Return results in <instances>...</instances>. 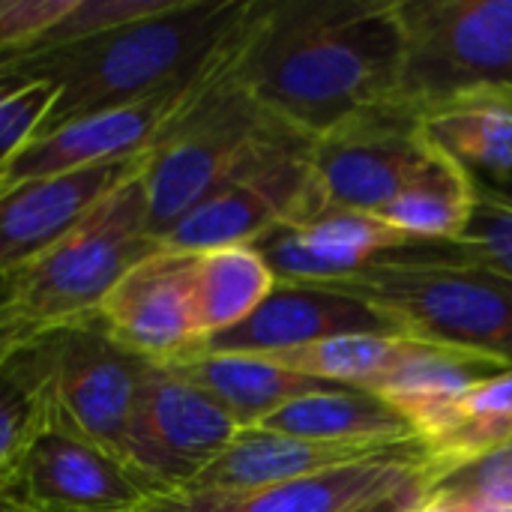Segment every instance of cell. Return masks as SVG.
Wrapping results in <instances>:
<instances>
[{
	"instance_id": "cell-1",
	"label": "cell",
	"mask_w": 512,
	"mask_h": 512,
	"mask_svg": "<svg viewBox=\"0 0 512 512\" xmlns=\"http://www.w3.org/2000/svg\"><path fill=\"white\" fill-rule=\"evenodd\" d=\"M399 66L396 0H255L231 69L270 117L318 138L396 102Z\"/></svg>"
},
{
	"instance_id": "cell-2",
	"label": "cell",
	"mask_w": 512,
	"mask_h": 512,
	"mask_svg": "<svg viewBox=\"0 0 512 512\" xmlns=\"http://www.w3.org/2000/svg\"><path fill=\"white\" fill-rule=\"evenodd\" d=\"M252 9L255 0H171L135 24L48 51L9 54L0 66L57 84L42 126L48 132L75 117L195 90L234 57Z\"/></svg>"
},
{
	"instance_id": "cell-3",
	"label": "cell",
	"mask_w": 512,
	"mask_h": 512,
	"mask_svg": "<svg viewBox=\"0 0 512 512\" xmlns=\"http://www.w3.org/2000/svg\"><path fill=\"white\" fill-rule=\"evenodd\" d=\"M381 312L408 339L477 354L512 369V279L471 264L453 243H414L330 282Z\"/></svg>"
},
{
	"instance_id": "cell-4",
	"label": "cell",
	"mask_w": 512,
	"mask_h": 512,
	"mask_svg": "<svg viewBox=\"0 0 512 512\" xmlns=\"http://www.w3.org/2000/svg\"><path fill=\"white\" fill-rule=\"evenodd\" d=\"M231 66L234 57L198 84L144 153L141 180L156 240L291 129L237 84Z\"/></svg>"
},
{
	"instance_id": "cell-5",
	"label": "cell",
	"mask_w": 512,
	"mask_h": 512,
	"mask_svg": "<svg viewBox=\"0 0 512 512\" xmlns=\"http://www.w3.org/2000/svg\"><path fill=\"white\" fill-rule=\"evenodd\" d=\"M396 102L420 117L468 99L512 102V0H396Z\"/></svg>"
},
{
	"instance_id": "cell-6",
	"label": "cell",
	"mask_w": 512,
	"mask_h": 512,
	"mask_svg": "<svg viewBox=\"0 0 512 512\" xmlns=\"http://www.w3.org/2000/svg\"><path fill=\"white\" fill-rule=\"evenodd\" d=\"M144 168V165H141ZM159 249L141 171L102 198L66 237L12 273L15 312L33 330L99 315L117 282Z\"/></svg>"
},
{
	"instance_id": "cell-7",
	"label": "cell",
	"mask_w": 512,
	"mask_h": 512,
	"mask_svg": "<svg viewBox=\"0 0 512 512\" xmlns=\"http://www.w3.org/2000/svg\"><path fill=\"white\" fill-rule=\"evenodd\" d=\"M48 420L120 456L150 360L126 351L99 315L33 330Z\"/></svg>"
},
{
	"instance_id": "cell-8",
	"label": "cell",
	"mask_w": 512,
	"mask_h": 512,
	"mask_svg": "<svg viewBox=\"0 0 512 512\" xmlns=\"http://www.w3.org/2000/svg\"><path fill=\"white\" fill-rule=\"evenodd\" d=\"M438 159L423 117L399 102L366 108L312 138V177L327 207L381 213Z\"/></svg>"
},
{
	"instance_id": "cell-9",
	"label": "cell",
	"mask_w": 512,
	"mask_h": 512,
	"mask_svg": "<svg viewBox=\"0 0 512 512\" xmlns=\"http://www.w3.org/2000/svg\"><path fill=\"white\" fill-rule=\"evenodd\" d=\"M240 426L171 363H150L120 459L156 492L186 489L234 438Z\"/></svg>"
},
{
	"instance_id": "cell-10",
	"label": "cell",
	"mask_w": 512,
	"mask_h": 512,
	"mask_svg": "<svg viewBox=\"0 0 512 512\" xmlns=\"http://www.w3.org/2000/svg\"><path fill=\"white\" fill-rule=\"evenodd\" d=\"M315 192L312 138L288 129L165 231L159 246L186 255L249 246L273 222L297 213Z\"/></svg>"
},
{
	"instance_id": "cell-11",
	"label": "cell",
	"mask_w": 512,
	"mask_h": 512,
	"mask_svg": "<svg viewBox=\"0 0 512 512\" xmlns=\"http://www.w3.org/2000/svg\"><path fill=\"white\" fill-rule=\"evenodd\" d=\"M420 240L375 213L327 207L321 195L288 219L273 222L249 246L282 285H324L363 273L375 258Z\"/></svg>"
},
{
	"instance_id": "cell-12",
	"label": "cell",
	"mask_w": 512,
	"mask_h": 512,
	"mask_svg": "<svg viewBox=\"0 0 512 512\" xmlns=\"http://www.w3.org/2000/svg\"><path fill=\"white\" fill-rule=\"evenodd\" d=\"M9 492L27 512H144L159 498L120 456L45 420Z\"/></svg>"
},
{
	"instance_id": "cell-13",
	"label": "cell",
	"mask_w": 512,
	"mask_h": 512,
	"mask_svg": "<svg viewBox=\"0 0 512 512\" xmlns=\"http://www.w3.org/2000/svg\"><path fill=\"white\" fill-rule=\"evenodd\" d=\"M435 474L426 444L408 441L378 456L312 477L249 492H171L144 512H348L384 498L417 477Z\"/></svg>"
},
{
	"instance_id": "cell-14",
	"label": "cell",
	"mask_w": 512,
	"mask_h": 512,
	"mask_svg": "<svg viewBox=\"0 0 512 512\" xmlns=\"http://www.w3.org/2000/svg\"><path fill=\"white\" fill-rule=\"evenodd\" d=\"M405 336L378 306L339 291L336 285H282L237 327L204 339V354H285L342 336ZM192 354V351H189ZM186 357V354H183Z\"/></svg>"
},
{
	"instance_id": "cell-15",
	"label": "cell",
	"mask_w": 512,
	"mask_h": 512,
	"mask_svg": "<svg viewBox=\"0 0 512 512\" xmlns=\"http://www.w3.org/2000/svg\"><path fill=\"white\" fill-rule=\"evenodd\" d=\"M192 264L195 255L159 246L102 300L99 318L126 351L150 363H171L198 348Z\"/></svg>"
},
{
	"instance_id": "cell-16",
	"label": "cell",
	"mask_w": 512,
	"mask_h": 512,
	"mask_svg": "<svg viewBox=\"0 0 512 512\" xmlns=\"http://www.w3.org/2000/svg\"><path fill=\"white\" fill-rule=\"evenodd\" d=\"M144 153L0 189V276H12L66 237L102 198L138 174Z\"/></svg>"
},
{
	"instance_id": "cell-17",
	"label": "cell",
	"mask_w": 512,
	"mask_h": 512,
	"mask_svg": "<svg viewBox=\"0 0 512 512\" xmlns=\"http://www.w3.org/2000/svg\"><path fill=\"white\" fill-rule=\"evenodd\" d=\"M189 93L150 99L114 111H99L54 126L36 135L27 147H21V153L0 171V186H15L24 180L84 171V168L141 156L147 153L165 120L177 111V105Z\"/></svg>"
},
{
	"instance_id": "cell-18",
	"label": "cell",
	"mask_w": 512,
	"mask_h": 512,
	"mask_svg": "<svg viewBox=\"0 0 512 512\" xmlns=\"http://www.w3.org/2000/svg\"><path fill=\"white\" fill-rule=\"evenodd\" d=\"M390 447H333V444L276 435L258 426L240 429L237 438L180 492H249L264 486H279L378 456Z\"/></svg>"
},
{
	"instance_id": "cell-19",
	"label": "cell",
	"mask_w": 512,
	"mask_h": 512,
	"mask_svg": "<svg viewBox=\"0 0 512 512\" xmlns=\"http://www.w3.org/2000/svg\"><path fill=\"white\" fill-rule=\"evenodd\" d=\"M177 372H183L195 387L213 396L240 429H255L270 414L285 408L294 399L345 390L336 384H324L279 366L261 354H204L192 351L180 360H171Z\"/></svg>"
},
{
	"instance_id": "cell-20",
	"label": "cell",
	"mask_w": 512,
	"mask_h": 512,
	"mask_svg": "<svg viewBox=\"0 0 512 512\" xmlns=\"http://www.w3.org/2000/svg\"><path fill=\"white\" fill-rule=\"evenodd\" d=\"M258 429L333 447H390L417 441L414 426L369 390H327L288 402Z\"/></svg>"
},
{
	"instance_id": "cell-21",
	"label": "cell",
	"mask_w": 512,
	"mask_h": 512,
	"mask_svg": "<svg viewBox=\"0 0 512 512\" xmlns=\"http://www.w3.org/2000/svg\"><path fill=\"white\" fill-rule=\"evenodd\" d=\"M510 366H501L495 360L438 348L429 342H420L417 351L393 372L387 375L372 393L381 396L387 405H393L417 432V438H429L447 411L480 381L495 378L507 372Z\"/></svg>"
},
{
	"instance_id": "cell-22",
	"label": "cell",
	"mask_w": 512,
	"mask_h": 512,
	"mask_svg": "<svg viewBox=\"0 0 512 512\" xmlns=\"http://www.w3.org/2000/svg\"><path fill=\"white\" fill-rule=\"evenodd\" d=\"M426 141L477 180H512V102L468 99L423 114Z\"/></svg>"
},
{
	"instance_id": "cell-23",
	"label": "cell",
	"mask_w": 512,
	"mask_h": 512,
	"mask_svg": "<svg viewBox=\"0 0 512 512\" xmlns=\"http://www.w3.org/2000/svg\"><path fill=\"white\" fill-rule=\"evenodd\" d=\"M273 288L276 276L252 246L198 252L192 264V294L201 342L246 321Z\"/></svg>"
},
{
	"instance_id": "cell-24",
	"label": "cell",
	"mask_w": 512,
	"mask_h": 512,
	"mask_svg": "<svg viewBox=\"0 0 512 512\" xmlns=\"http://www.w3.org/2000/svg\"><path fill=\"white\" fill-rule=\"evenodd\" d=\"M512 441V369L471 387L423 438L435 465V480L483 459L486 453Z\"/></svg>"
},
{
	"instance_id": "cell-25",
	"label": "cell",
	"mask_w": 512,
	"mask_h": 512,
	"mask_svg": "<svg viewBox=\"0 0 512 512\" xmlns=\"http://www.w3.org/2000/svg\"><path fill=\"white\" fill-rule=\"evenodd\" d=\"M471 204L474 183L468 171L438 153L435 165L375 216L420 243H453L471 219Z\"/></svg>"
},
{
	"instance_id": "cell-26",
	"label": "cell",
	"mask_w": 512,
	"mask_h": 512,
	"mask_svg": "<svg viewBox=\"0 0 512 512\" xmlns=\"http://www.w3.org/2000/svg\"><path fill=\"white\" fill-rule=\"evenodd\" d=\"M417 339L408 336H342L318 342L309 348L270 354L279 366L300 372L306 378L348 387V390H375L387 375H393L414 351Z\"/></svg>"
},
{
	"instance_id": "cell-27",
	"label": "cell",
	"mask_w": 512,
	"mask_h": 512,
	"mask_svg": "<svg viewBox=\"0 0 512 512\" xmlns=\"http://www.w3.org/2000/svg\"><path fill=\"white\" fill-rule=\"evenodd\" d=\"M30 336L33 330L0 366V492L12 486L21 456L48 420Z\"/></svg>"
},
{
	"instance_id": "cell-28",
	"label": "cell",
	"mask_w": 512,
	"mask_h": 512,
	"mask_svg": "<svg viewBox=\"0 0 512 512\" xmlns=\"http://www.w3.org/2000/svg\"><path fill=\"white\" fill-rule=\"evenodd\" d=\"M471 183H474L471 219L459 234V240H453V246L471 264L489 267L512 279V180L492 183V180L471 177Z\"/></svg>"
},
{
	"instance_id": "cell-29",
	"label": "cell",
	"mask_w": 512,
	"mask_h": 512,
	"mask_svg": "<svg viewBox=\"0 0 512 512\" xmlns=\"http://www.w3.org/2000/svg\"><path fill=\"white\" fill-rule=\"evenodd\" d=\"M54 99L57 84L48 78L0 66V171L42 132Z\"/></svg>"
},
{
	"instance_id": "cell-30",
	"label": "cell",
	"mask_w": 512,
	"mask_h": 512,
	"mask_svg": "<svg viewBox=\"0 0 512 512\" xmlns=\"http://www.w3.org/2000/svg\"><path fill=\"white\" fill-rule=\"evenodd\" d=\"M168 6L171 0H75L57 27H51L33 48L18 51V54H33V51H48L57 45L81 42V39L135 24L141 18H150ZM0 57H9V54H0Z\"/></svg>"
},
{
	"instance_id": "cell-31",
	"label": "cell",
	"mask_w": 512,
	"mask_h": 512,
	"mask_svg": "<svg viewBox=\"0 0 512 512\" xmlns=\"http://www.w3.org/2000/svg\"><path fill=\"white\" fill-rule=\"evenodd\" d=\"M432 495L512 507V441L432 483Z\"/></svg>"
},
{
	"instance_id": "cell-32",
	"label": "cell",
	"mask_w": 512,
	"mask_h": 512,
	"mask_svg": "<svg viewBox=\"0 0 512 512\" xmlns=\"http://www.w3.org/2000/svg\"><path fill=\"white\" fill-rule=\"evenodd\" d=\"M75 0H0V54L33 48L63 21Z\"/></svg>"
},
{
	"instance_id": "cell-33",
	"label": "cell",
	"mask_w": 512,
	"mask_h": 512,
	"mask_svg": "<svg viewBox=\"0 0 512 512\" xmlns=\"http://www.w3.org/2000/svg\"><path fill=\"white\" fill-rule=\"evenodd\" d=\"M432 483H435V474H426V477H417L411 480L408 486L384 495V498H375L369 504H360L348 512H417L432 495Z\"/></svg>"
},
{
	"instance_id": "cell-34",
	"label": "cell",
	"mask_w": 512,
	"mask_h": 512,
	"mask_svg": "<svg viewBox=\"0 0 512 512\" xmlns=\"http://www.w3.org/2000/svg\"><path fill=\"white\" fill-rule=\"evenodd\" d=\"M417 512H501V507L468 501V498H444V495H429V501Z\"/></svg>"
},
{
	"instance_id": "cell-35",
	"label": "cell",
	"mask_w": 512,
	"mask_h": 512,
	"mask_svg": "<svg viewBox=\"0 0 512 512\" xmlns=\"http://www.w3.org/2000/svg\"><path fill=\"white\" fill-rule=\"evenodd\" d=\"M33 327H27L24 321H12V324H6V327H0V366L6 363V357L27 339V333H30Z\"/></svg>"
},
{
	"instance_id": "cell-36",
	"label": "cell",
	"mask_w": 512,
	"mask_h": 512,
	"mask_svg": "<svg viewBox=\"0 0 512 512\" xmlns=\"http://www.w3.org/2000/svg\"><path fill=\"white\" fill-rule=\"evenodd\" d=\"M12 321H21L15 312V288H12L9 276H0V327H6Z\"/></svg>"
},
{
	"instance_id": "cell-37",
	"label": "cell",
	"mask_w": 512,
	"mask_h": 512,
	"mask_svg": "<svg viewBox=\"0 0 512 512\" xmlns=\"http://www.w3.org/2000/svg\"><path fill=\"white\" fill-rule=\"evenodd\" d=\"M0 512H27V507L6 489V492H0Z\"/></svg>"
},
{
	"instance_id": "cell-38",
	"label": "cell",
	"mask_w": 512,
	"mask_h": 512,
	"mask_svg": "<svg viewBox=\"0 0 512 512\" xmlns=\"http://www.w3.org/2000/svg\"><path fill=\"white\" fill-rule=\"evenodd\" d=\"M501 512H512V507H501Z\"/></svg>"
},
{
	"instance_id": "cell-39",
	"label": "cell",
	"mask_w": 512,
	"mask_h": 512,
	"mask_svg": "<svg viewBox=\"0 0 512 512\" xmlns=\"http://www.w3.org/2000/svg\"><path fill=\"white\" fill-rule=\"evenodd\" d=\"M0 189H3V186H0Z\"/></svg>"
}]
</instances>
